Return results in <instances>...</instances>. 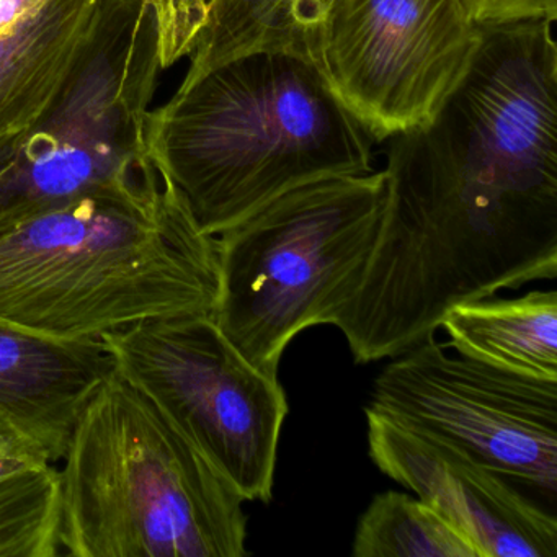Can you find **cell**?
Listing matches in <instances>:
<instances>
[{"label":"cell","mask_w":557,"mask_h":557,"mask_svg":"<svg viewBox=\"0 0 557 557\" xmlns=\"http://www.w3.org/2000/svg\"><path fill=\"white\" fill-rule=\"evenodd\" d=\"M553 21L481 25L435 119L394 136L380 236L347 312L407 350L446 312L557 276V45Z\"/></svg>","instance_id":"6da1fadb"},{"label":"cell","mask_w":557,"mask_h":557,"mask_svg":"<svg viewBox=\"0 0 557 557\" xmlns=\"http://www.w3.org/2000/svg\"><path fill=\"white\" fill-rule=\"evenodd\" d=\"M216 237L156 165L0 233V319L60 341L213 314Z\"/></svg>","instance_id":"7a4b0ae2"},{"label":"cell","mask_w":557,"mask_h":557,"mask_svg":"<svg viewBox=\"0 0 557 557\" xmlns=\"http://www.w3.org/2000/svg\"><path fill=\"white\" fill-rule=\"evenodd\" d=\"M373 143L311 61L275 51L182 83L148 128L152 164L214 237L299 185L373 172Z\"/></svg>","instance_id":"3957f363"},{"label":"cell","mask_w":557,"mask_h":557,"mask_svg":"<svg viewBox=\"0 0 557 557\" xmlns=\"http://www.w3.org/2000/svg\"><path fill=\"white\" fill-rule=\"evenodd\" d=\"M60 462L63 556L249 554L243 498L116 370L84 407Z\"/></svg>","instance_id":"277c9868"},{"label":"cell","mask_w":557,"mask_h":557,"mask_svg":"<svg viewBox=\"0 0 557 557\" xmlns=\"http://www.w3.org/2000/svg\"><path fill=\"white\" fill-rule=\"evenodd\" d=\"M386 171L299 185L216 236L213 319L247 361L278 376L296 335L332 325L380 236Z\"/></svg>","instance_id":"5b68a950"},{"label":"cell","mask_w":557,"mask_h":557,"mask_svg":"<svg viewBox=\"0 0 557 557\" xmlns=\"http://www.w3.org/2000/svg\"><path fill=\"white\" fill-rule=\"evenodd\" d=\"M159 71L149 0H110L92 57L0 181V233L152 165L149 100Z\"/></svg>","instance_id":"8992f818"},{"label":"cell","mask_w":557,"mask_h":557,"mask_svg":"<svg viewBox=\"0 0 557 557\" xmlns=\"http://www.w3.org/2000/svg\"><path fill=\"white\" fill-rule=\"evenodd\" d=\"M100 341L128 383L200 449L244 502L272 500L288 400L247 361L213 314L139 322Z\"/></svg>","instance_id":"52a82bcc"},{"label":"cell","mask_w":557,"mask_h":557,"mask_svg":"<svg viewBox=\"0 0 557 557\" xmlns=\"http://www.w3.org/2000/svg\"><path fill=\"white\" fill-rule=\"evenodd\" d=\"M368 406L556 511L557 381L449 355L433 335L383 368Z\"/></svg>","instance_id":"ba28073f"},{"label":"cell","mask_w":557,"mask_h":557,"mask_svg":"<svg viewBox=\"0 0 557 557\" xmlns=\"http://www.w3.org/2000/svg\"><path fill=\"white\" fill-rule=\"evenodd\" d=\"M481 27L461 0H337L318 70L374 143L435 119L471 67Z\"/></svg>","instance_id":"9c48e42d"},{"label":"cell","mask_w":557,"mask_h":557,"mask_svg":"<svg viewBox=\"0 0 557 557\" xmlns=\"http://www.w3.org/2000/svg\"><path fill=\"white\" fill-rule=\"evenodd\" d=\"M368 451L383 474L438 511L479 557H556V511L461 453L370 406Z\"/></svg>","instance_id":"30bf717a"},{"label":"cell","mask_w":557,"mask_h":557,"mask_svg":"<svg viewBox=\"0 0 557 557\" xmlns=\"http://www.w3.org/2000/svg\"><path fill=\"white\" fill-rule=\"evenodd\" d=\"M107 11L109 0H44L0 37V181L92 57Z\"/></svg>","instance_id":"8fae6325"},{"label":"cell","mask_w":557,"mask_h":557,"mask_svg":"<svg viewBox=\"0 0 557 557\" xmlns=\"http://www.w3.org/2000/svg\"><path fill=\"white\" fill-rule=\"evenodd\" d=\"M102 341H60L0 319V419L53 465L86 404L115 371Z\"/></svg>","instance_id":"7c38bea8"},{"label":"cell","mask_w":557,"mask_h":557,"mask_svg":"<svg viewBox=\"0 0 557 557\" xmlns=\"http://www.w3.org/2000/svg\"><path fill=\"white\" fill-rule=\"evenodd\" d=\"M458 354L533 380L557 381V293L465 302L442 321Z\"/></svg>","instance_id":"4fadbf2b"},{"label":"cell","mask_w":557,"mask_h":557,"mask_svg":"<svg viewBox=\"0 0 557 557\" xmlns=\"http://www.w3.org/2000/svg\"><path fill=\"white\" fill-rule=\"evenodd\" d=\"M337 0H218L194 51L184 83L234 58L275 51L318 67L325 24Z\"/></svg>","instance_id":"5bb4252c"},{"label":"cell","mask_w":557,"mask_h":557,"mask_svg":"<svg viewBox=\"0 0 557 557\" xmlns=\"http://www.w3.org/2000/svg\"><path fill=\"white\" fill-rule=\"evenodd\" d=\"M355 557H479L438 511L404 492L374 495L355 533Z\"/></svg>","instance_id":"9a60e30c"},{"label":"cell","mask_w":557,"mask_h":557,"mask_svg":"<svg viewBox=\"0 0 557 557\" xmlns=\"http://www.w3.org/2000/svg\"><path fill=\"white\" fill-rule=\"evenodd\" d=\"M60 533L58 465L0 475V557L63 556Z\"/></svg>","instance_id":"2e32d148"},{"label":"cell","mask_w":557,"mask_h":557,"mask_svg":"<svg viewBox=\"0 0 557 557\" xmlns=\"http://www.w3.org/2000/svg\"><path fill=\"white\" fill-rule=\"evenodd\" d=\"M218 0H149L161 70L190 57Z\"/></svg>","instance_id":"e0dca14e"},{"label":"cell","mask_w":557,"mask_h":557,"mask_svg":"<svg viewBox=\"0 0 557 557\" xmlns=\"http://www.w3.org/2000/svg\"><path fill=\"white\" fill-rule=\"evenodd\" d=\"M475 25L518 24L557 18V0H461Z\"/></svg>","instance_id":"ac0fdd59"},{"label":"cell","mask_w":557,"mask_h":557,"mask_svg":"<svg viewBox=\"0 0 557 557\" xmlns=\"http://www.w3.org/2000/svg\"><path fill=\"white\" fill-rule=\"evenodd\" d=\"M51 462L45 453L18 432L8 420L0 419V475Z\"/></svg>","instance_id":"d6986e66"},{"label":"cell","mask_w":557,"mask_h":557,"mask_svg":"<svg viewBox=\"0 0 557 557\" xmlns=\"http://www.w3.org/2000/svg\"><path fill=\"white\" fill-rule=\"evenodd\" d=\"M44 0H0V37L24 21Z\"/></svg>","instance_id":"ffe728a7"}]
</instances>
